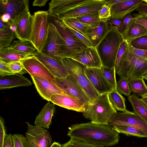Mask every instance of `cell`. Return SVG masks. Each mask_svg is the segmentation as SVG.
Returning <instances> with one entry per match:
<instances>
[{
    "label": "cell",
    "instance_id": "53",
    "mask_svg": "<svg viewBox=\"0 0 147 147\" xmlns=\"http://www.w3.org/2000/svg\"><path fill=\"white\" fill-rule=\"evenodd\" d=\"M48 0H35L33 1V6L41 7L45 6Z\"/></svg>",
    "mask_w": 147,
    "mask_h": 147
},
{
    "label": "cell",
    "instance_id": "45",
    "mask_svg": "<svg viewBox=\"0 0 147 147\" xmlns=\"http://www.w3.org/2000/svg\"><path fill=\"white\" fill-rule=\"evenodd\" d=\"M67 27L79 39L84 43L86 46L89 47H93L91 42L88 38L73 29L70 27Z\"/></svg>",
    "mask_w": 147,
    "mask_h": 147
},
{
    "label": "cell",
    "instance_id": "12",
    "mask_svg": "<svg viewBox=\"0 0 147 147\" xmlns=\"http://www.w3.org/2000/svg\"><path fill=\"white\" fill-rule=\"evenodd\" d=\"M27 130L26 137L31 147H50L52 139L49 131L43 127L34 126L28 122L26 123Z\"/></svg>",
    "mask_w": 147,
    "mask_h": 147
},
{
    "label": "cell",
    "instance_id": "4",
    "mask_svg": "<svg viewBox=\"0 0 147 147\" xmlns=\"http://www.w3.org/2000/svg\"><path fill=\"white\" fill-rule=\"evenodd\" d=\"M147 70V59L135 55L126 46L116 73L120 78L128 80L142 78V75Z\"/></svg>",
    "mask_w": 147,
    "mask_h": 147
},
{
    "label": "cell",
    "instance_id": "40",
    "mask_svg": "<svg viewBox=\"0 0 147 147\" xmlns=\"http://www.w3.org/2000/svg\"><path fill=\"white\" fill-rule=\"evenodd\" d=\"M14 147H31L26 137L22 135H13Z\"/></svg>",
    "mask_w": 147,
    "mask_h": 147
},
{
    "label": "cell",
    "instance_id": "60",
    "mask_svg": "<svg viewBox=\"0 0 147 147\" xmlns=\"http://www.w3.org/2000/svg\"><path fill=\"white\" fill-rule=\"evenodd\" d=\"M144 1L145 3L147 4V0H144Z\"/></svg>",
    "mask_w": 147,
    "mask_h": 147
},
{
    "label": "cell",
    "instance_id": "48",
    "mask_svg": "<svg viewBox=\"0 0 147 147\" xmlns=\"http://www.w3.org/2000/svg\"><path fill=\"white\" fill-rule=\"evenodd\" d=\"M14 73L10 69L6 63L0 60V76H3Z\"/></svg>",
    "mask_w": 147,
    "mask_h": 147
},
{
    "label": "cell",
    "instance_id": "56",
    "mask_svg": "<svg viewBox=\"0 0 147 147\" xmlns=\"http://www.w3.org/2000/svg\"><path fill=\"white\" fill-rule=\"evenodd\" d=\"M50 147H61V145L59 142H54Z\"/></svg>",
    "mask_w": 147,
    "mask_h": 147
},
{
    "label": "cell",
    "instance_id": "6",
    "mask_svg": "<svg viewBox=\"0 0 147 147\" xmlns=\"http://www.w3.org/2000/svg\"><path fill=\"white\" fill-rule=\"evenodd\" d=\"M62 62L69 74L73 76L88 96L93 102L100 95L86 77L85 70L87 67L79 62L70 58H64Z\"/></svg>",
    "mask_w": 147,
    "mask_h": 147
},
{
    "label": "cell",
    "instance_id": "52",
    "mask_svg": "<svg viewBox=\"0 0 147 147\" xmlns=\"http://www.w3.org/2000/svg\"><path fill=\"white\" fill-rule=\"evenodd\" d=\"M136 10L139 14L147 16V4L143 2Z\"/></svg>",
    "mask_w": 147,
    "mask_h": 147
},
{
    "label": "cell",
    "instance_id": "46",
    "mask_svg": "<svg viewBox=\"0 0 147 147\" xmlns=\"http://www.w3.org/2000/svg\"><path fill=\"white\" fill-rule=\"evenodd\" d=\"M5 120L1 116L0 117V147H3L4 140L6 135L5 126Z\"/></svg>",
    "mask_w": 147,
    "mask_h": 147
},
{
    "label": "cell",
    "instance_id": "30",
    "mask_svg": "<svg viewBox=\"0 0 147 147\" xmlns=\"http://www.w3.org/2000/svg\"><path fill=\"white\" fill-rule=\"evenodd\" d=\"M108 94L110 102L116 111L123 112L127 110L125 104L126 100L117 90H113Z\"/></svg>",
    "mask_w": 147,
    "mask_h": 147
},
{
    "label": "cell",
    "instance_id": "10",
    "mask_svg": "<svg viewBox=\"0 0 147 147\" xmlns=\"http://www.w3.org/2000/svg\"><path fill=\"white\" fill-rule=\"evenodd\" d=\"M64 38L55 24L49 22L47 39L42 51L43 53L54 59L62 60L58 56L60 47L65 45Z\"/></svg>",
    "mask_w": 147,
    "mask_h": 147
},
{
    "label": "cell",
    "instance_id": "13",
    "mask_svg": "<svg viewBox=\"0 0 147 147\" xmlns=\"http://www.w3.org/2000/svg\"><path fill=\"white\" fill-rule=\"evenodd\" d=\"M32 19L33 16L30 12L28 6L17 16L10 19L16 26L15 31L16 38L30 41Z\"/></svg>",
    "mask_w": 147,
    "mask_h": 147
},
{
    "label": "cell",
    "instance_id": "20",
    "mask_svg": "<svg viewBox=\"0 0 147 147\" xmlns=\"http://www.w3.org/2000/svg\"><path fill=\"white\" fill-rule=\"evenodd\" d=\"M144 2L143 0H123L112 6L111 18L122 20L127 14L132 12Z\"/></svg>",
    "mask_w": 147,
    "mask_h": 147
},
{
    "label": "cell",
    "instance_id": "54",
    "mask_svg": "<svg viewBox=\"0 0 147 147\" xmlns=\"http://www.w3.org/2000/svg\"><path fill=\"white\" fill-rule=\"evenodd\" d=\"M11 18L10 16L7 13H4L1 15L0 20L4 23H7Z\"/></svg>",
    "mask_w": 147,
    "mask_h": 147
},
{
    "label": "cell",
    "instance_id": "7",
    "mask_svg": "<svg viewBox=\"0 0 147 147\" xmlns=\"http://www.w3.org/2000/svg\"><path fill=\"white\" fill-rule=\"evenodd\" d=\"M32 16L30 41L37 51L41 52L47 37L49 13L47 11H38Z\"/></svg>",
    "mask_w": 147,
    "mask_h": 147
},
{
    "label": "cell",
    "instance_id": "3",
    "mask_svg": "<svg viewBox=\"0 0 147 147\" xmlns=\"http://www.w3.org/2000/svg\"><path fill=\"white\" fill-rule=\"evenodd\" d=\"M117 112L107 93L100 95L92 102L86 105L83 115L92 123L107 125Z\"/></svg>",
    "mask_w": 147,
    "mask_h": 147
},
{
    "label": "cell",
    "instance_id": "16",
    "mask_svg": "<svg viewBox=\"0 0 147 147\" xmlns=\"http://www.w3.org/2000/svg\"><path fill=\"white\" fill-rule=\"evenodd\" d=\"M34 55L55 77L64 78L69 75L67 69L63 64L62 60L54 59L37 51Z\"/></svg>",
    "mask_w": 147,
    "mask_h": 147
},
{
    "label": "cell",
    "instance_id": "35",
    "mask_svg": "<svg viewBox=\"0 0 147 147\" xmlns=\"http://www.w3.org/2000/svg\"><path fill=\"white\" fill-rule=\"evenodd\" d=\"M100 69L104 77L114 89L117 90L115 67L109 68L102 65Z\"/></svg>",
    "mask_w": 147,
    "mask_h": 147
},
{
    "label": "cell",
    "instance_id": "11",
    "mask_svg": "<svg viewBox=\"0 0 147 147\" xmlns=\"http://www.w3.org/2000/svg\"><path fill=\"white\" fill-rule=\"evenodd\" d=\"M107 125L112 127L116 125H128L147 133V122L133 112L127 110L122 112H117Z\"/></svg>",
    "mask_w": 147,
    "mask_h": 147
},
{
    "label": "cell",
    "instance_id": "51",
    "mask_svg": "<svg viewBox=\"0 0 147 147\" xmlns=\"http://www.w3.org/2000/svg\"><path fill=\"white\" fill-rule=\"evenodd\" d=\"M135 18L133 17L130 13L126 15L122 20V23L125 30L127 25L132 20H134Z\"/></svg>",
    "mask_w": 147,
    "mask_h": 147
},
{
    "label": "cell",
    "instance_id": "26",
    "mask_svg": "<svg viewBox=\"0 0 147 147\" xmlns=\"http://www.w3.org/2000/svg\"><path fill=\"white\" fill-rule=\"evenodd\" d=\"M108 28V21L100 22L98 26L90 27L88 28L86 35L93 47H96L98 45L106 33Z\"/></svg>",
    "mask_w": 147,
    "mask_h": 147
},
{
    "label": "cell",
    "instance_id": "2",
    "mask_svg": "<svg viewBox=\"0 0 147 147\" xmlns=\"http://www.w3.org/2000/svg\"><path fill=\"white\" fill-rule=\"evenodd\" d=\"M124 41L123 34L118 28L108 23L107 32L96 47L102 65L115 67L118 52Z\"/></svg>",
    "mask_w": 147,
    "mask_h": 147
},
{
    "label": "cell",
    "instance_id": "47",
    "mask_svg": "<svg viewBox=\"0 0 147 147\" xmlns=\"http://www.w3.org/2000/svg\"><path fill=\"white\" fill-rule=\"evenodd\" d=\"M133 16L135 18L134 21L142 25L147 29V16L138 13H134Z\"/></svg>",
    "mask_w": 147,
    "mask_h": 147
},
{
    "label": "cell",
    "instance_id": "41",
    "mask_svg": "<svg viewBox=\"0 0 147 147\" xmlns=\"http://www.w3.org/2000/svg\"><path fill=\"white\" fill-rule=\"evenodd\" d=\"M6 63L14 74L23 75L27 72L21 61H15Z\"/></svg>",
    "mask_w": 147,
    "mask_h": 147
},
{
    "label": "cell",
    "instance_id": "17",
    "mask_svg": "<svg viewBox=\"0 0 147 147\" xmlns=\"http://www.w3.org/2000/svg\"><path fill=\"white\" fill-rule=\"evenodd\" d=\"M50 101L55 105L67 109L83 113L85 106L77 99L64 93L53 95Z\"/></svg>",
    "mask_w": 147,
    "mask_h": 147
},
{
    "label": "cell",
    "instance_id": "23",
    "mask_svg": "<svg viewBox=\"0 0 147 147\" xmlns=\"http://www.w3.org/2000/svg\"><path fill=\"white\" fill-rule=\"evenodd\" d=\"M0 77V90L32 85L31 81L22 75L14 74Z\"/></svg>",
    "mask_w": 147,
    "mask_h": 147
},
{
    "label": "cell",
    "instance_id": "15",
    "mask_svg": "<svg viewBox=\"0 0 147 147\" xmlns=\"http://www.w3.org/2000/svg\"><path fill=\"white\" fill-rule=\"evenodd\" d=\"M85 74L100 95L108 93L114 89L104 77L100 69L86 67Z\"/></svg>",
    "mask_w": 147,
    "mask_h": 147
},
{
    "label": "cell",
    "instance_id": "59",
    "mask_svg": "<svg viewBox=\"0 0 147 147\" xmlns=\"http://www.w3.org/2000/svg\"><path fill=\"white\" fill-rule=\"evenodd\" d=\"M141 97L142 98H147V92L145 94L142 95Z\"/></svg>",
    "mask_w": 147,
    "mask_h": 147
},
{
    "label": "cell",
    "instance_id": "28",
    "mask_svg": "<svg viewBox=\"0 0 147 147\" xmlns=\"http://www.w3.org/2000/svg\"><path fill=\"white\" fill-rule=\"evenodd\" d=\"M128 99L131 105L133 112L147 122V107L134 94H131Z\"/></svg>",
    "mask_w": 147,
    "mask_h": 147
},
{
    "label": "cell",
    "instance_id": "1",
    "mask_svg": "<svg viewBox=\"0 0 147 147\" xmlns=\"http://www.w3.org/2000/svg\"><path fill=\"white\" fill-rule=\"evenodd\" d=\"M67 135L88 143L104 146H111L118 143L119 133L108 125L90 122L72 125Z\"/></svg>",
    "mask_w": 147,
    "mask_h": 147
},
{
    "label": "cell",
    "instance_id": "14",
    "mask_svg": "<svg viewBox=\"0 0 147 147\" xmlns=\"http://www.w3.org/2000/svg\"><path fill=\"white\" fill-rule=\"evenodd\" d=\"M21 62L25 69L31 76L43 78L57 85L55 77L34 55Z\"/></svg>",
    "mask_w": 147,
    "mask_h": 147
},
{
    "label": "cell",
    "instance_id": "33",
    "mask_svg": "<svg viewBox=\"0 0 147 147\" xmlns=\"http://www.w3.org/2000/svg\"><path fill=\"white\" fill-rule=\"evenodd\" d=\"M119 134L128 136L147 138V133L137 128L128 125H116L113 127Z\"/></svg>",
    "mask_w": 147,
    "mask_h": 147
},
{
    "label": "cell",
    "instance_id": "36",
    "mask_svg": "<svg viewBox=\"0 0 147 147\" xmlns=\"http://www.w3.org/2000/svg\"><path fill=\"white\" fill-rule=\"evenodd\" d=\"M61 145V147H105V146L88 143L80 139L71 138L67 142Z\"/></svg>",
    "mask_w": 147,
    "mask_h": 147
},
{
    "label": "cell",
    "instance_id": "61",
    "mask_svg": "<svg viewBox=\"0 0 147 147\" xmlns=\"http://www.w3.org/2000/svg\"></svg>",
    "mask_w": 147,
    "mask_h": 147
},
{
    "label": "cell",
    "instance_id": "57",
    "mask_svg": "<svg viewBox=\"0 0 147 147\" xmlns=\"http://www.w3.org/2000/svg\"><path fill=\"white\" fill-rule=\"evenodd\" d=\"M142 102L147 107V98H140Z\"/></svg>",
    "mask_w": 147,
    "mask_h": 147
},
{
    "label": "cell",
    "instance_id": "39",
    "mask_svg": "<svg viewBox=\"0 0 147 147\" xmlns=\"http://www.w3.org/2000/svg\"><path fill=\"white\" fill-rule=\"evenodd\" d=\"M111 16V7L106 3L102 6L101 9L99 11L98 18L100 22H106L110 19Z\"/></svg>",
    "mask_w": 147,
    "mask_h": 147
},
{
    "label": "cell",
    "instance_id": "37",
    "mask_svg": "<svg viewBox=\"0 0 147 147\" xmlns=\"http://www.w3.org/2000/svg\"><path fill=\"white\" fill-rule=\"evenodd\" d=\"M76 18L80 22L92 27L98 26L100 22L98 17L91 16H83Z\"/></svg>",
    "mask_w": 147,
    "mask_h": 147
},
{
    "label": "cell",
    "instance_id": "38",
    "mask_svg": "<svg viewBox=\"0 0 147 147\" xmlns=\"http://www.w3.org/2000/svg\"><path fill=\"white\" fill-rule=\"evenodd\" d=\"M117 89L121 94L128 97L131 95V91L130 89L127 80L120 79L117 82Z\"/></svg>",
    "mask_w": 147,
    "mask_h": 147
},
{
    "label": "cell",
    "instance_id": "25",
    "mask_svg": "<svg viewBox=\"0 0 147 147\" xmlns=\"http://www.w3.org/2000/svg\"><path fill=\"white\" fill-rule=\"evenodd\" d=\"M122 34L124 41L130 42L138 38L147 35V29L133 20L127 25Z\"/></svg>",
    "mask_w": 147,
    "mask_h": 147
},
{
    "label": "cell",
    "instance_id": "8",
    "mask_svg": "<svg viewBox=\"0 0 147 147\" xmlns=\"http://www.w3.org/2000/svg\"><path fill=\"white\" fill-rule=\"evenodd\" d=\"M106 3L104 0H85L75 7L59 15L55 20L61 21L85 16L98 17L99 11Z\"/></svg>",
    "mask_w": 147,
    "mask_h": 147
},
{
    "label": "cell",
    "instance_id": "9",
    "mask_svg": "<svg viewBox=\"0 0 147 147\" xmlns=\"http://www.w3.org/2000/svg\"><path fill=\"white\" fill-rule=\"evenodd\" d=\"M55 79L57 84L64 93L77 99L85 107L93 102L72 76L69 74L64 78L55 77Z\"/></svg>",
    "mask_w": 147,
    "mask_h": 147
},
{
    "label": "cell",
    "instance_id": "43",
    "mask_svg": "<svg viewBox=\"0 0 147 147\" xmlns=\"http://www.w3.org/2000/svg\"><path fill=\"white\" fill-rule=\"evenodd\" d=\"M125 42L126 47L133 53L138 56L147 59V51L135 48L130 42Z\"/></svg>",
    "mask_w": 147,
    "mask_h": 147
},
{
    "label": "cell",
    "instance_id": "21",
    "mask_svg": "<svg viewBox=\"0 0 147 147\" xmlns=\"http://www.w3.org/2000/svg\"><path fill=\"white\" fill-rule=\"evenodd\" d=\"M27 0H0V11L2 14L7 13L13 19L29 6Z\"/></svg>",
    "mask_w": 147,
    "mask_h": 147
},
{
    "label": "cell",
    "instance_id": "31",
    "mask_svg": "<svg viewBox=\"0 0 147 147\" xmlns=\"http://www.w3.org/2000/svg\"><path fill=\"white\" fill-rule=\"evenodd\" d=\"M128 81L130 89L133 94L141 96L147 92V86L143 78H132Z\"/></svg>",
    "mask_w": 147,
    "mask_h": 147
},
{
    "label": "cell",
    "instance_id": "50",
    "mask_svg": "<svg viewBox=\"0 0 147 147\" xmlns=\"http://www.w3.org/2000/svg\"><path fill=\"white\" fill-rule=\"evenodd\" d=\"M3 147H14L13 135L11 134H6Z\"/></svg>",
    "mask_w": 147,
    "mask_h": 147
},
{
    "label": "cell",
    "instance_id": "49",
    "mask_svg": "<svg viewBox=\"0 0 147 147\" xmlns=\"http://www.w3.org/2000/svg\"><path fill=\"white\" fill-rule=\"evenodd\" d=\"M108 23L111 25L116 26L122 34L124 32L125 30L122 25V20L111 18L108 21Z\"/></svg>",
    "mask_w": 147,
    "mask_h": 147
},
{
    "label": "cell",
    "instance_id": "5",
    "mask_svg": "<svg viewBox=\"0 0 147 147\" xmlns=\"http://www.w3.org/2000/svg\"><path fill=\"white\" fill-rule=\"evenodd\" d=\"M54 24L65 42V45L61 47L59 50L58 56L61 59L72 58L88 47L61 21L55 19Z\"/></svg>",
    "mask_w": 147,
    "mask_h": 147
},
{
    "label": "cell",
    "instance_id": "27",
    "mask_svg": "<svg viewBox=\"0 0 147 147\" xmlns=\"http://www.w3.org/2000/svg\"><path fill=\"white\" fill-rule=\"evenodd\" d=\"M32 56L18 51L10 47L0 49V60L7 63L15 61H22Z\"/></svg>",
    "mask_w": 147,
    "mask_h": 147
},
{
    "label": "cell",
    "instance_id": "19",
    "mask_svg": "<svg viewBox=\"0 0 147 147\" xmlns=\"http://www.w3.org/2000/svg\"><path fill=\"white\" fill-rule=\"evenodd\" d=\"M72 58L88 67L100 69L102 66L96 47H88Z\"/></svg>",
    "mask_w": 147,
    "mask_h": 147
},
{
    "label": "cell",
    "instance_id": "22",
    "mask_svg": "<svg viewBox=\"0 0 147 147\" xmlns=\"http://www.w3.org/2000/svg\"><path fill=\"white\" fill-rule=\"evenodd\" d=\"M85 0H52L49 4V16L56 18L60 14L74 7Z\"/></svg>",
    "mask_w": 147,
    "mask_h": 147
},
{
    "label": "cell",
    "instance_id": "18",
    "mask_svg": "<svg viewBox=\"0 0 147 147\" xmlns=\"http://www.w3.org/2000/svg\"><path fill=\"white\" fill-rule=\"evenodd\" d=\"M31 77L37 92L44 99L49 101L53 95L64 92L58 86L40 77Z\"/></svg>",
    "mask_w": 147,
    "mask_h": 147
},
{
    "label": "cell",
    "instance_id": "29",
    "mask_svg": "<svg viewBox=\"0 0 147 147\" xmlns=\"http://www.w3.org/2000/svg\"><path fill=\"white\" fill-rule=\"evenodd\" d=\"M16 37L15 32L5 23V26L0 29V49L9 47Z\"/></svg>",
    "mask_w": 147,
    "mask_h": 147
},
{
    "label": "cell",
    "instance_id": "55",
    "mask_svg": "<svg viewBox=\"0 0 147 147\" xmlns=\"http://www.w3.org/2000/svg\"><path fill=\"white\" fill-rule=\"evenodd\" d=\"M123 0H105L106 3L111 7L113 5L119 3Z\"/></svg>",
    "mask_w": 147,
    "mask_h": 147
},
{
    "label": "cell",
    "instance_id": "32",
    "mask_svg": "<svg viewBox=\"0 0 147 147\" xmlns=\"http://www.w3.org/2000/svg\"><path fill=\"white\" fill-rule=\"evenodd\" d=\"M11 48L24 53L34 55L36 50L29 41L18 40L13 41L9 46Z\"/></svg>",
    "mask_w": 147,
    "mask_h": 147
},
{
    "label": "cell",
    "instance_id": "58",
    "mask_svg": "<svg viewBox=\"0 0 147 147\" xmlns=\"http://www.w3.org/2000/svg\"><path fill=\"white\" fill-rule=\"evenodd\" d=\"M142 77L147 81V70L143 74Z\"/></svg>",
    "mask_w": 147,
    "mask_h": 147
},
{
    "label": "cell",
    "instance_id": "34",
    "mask_svg": "<svg viewBox=\"0 0 147 147\" xmlns=\"http://www.w3.org/2000/svg\"><path fill=\"white\" fill-rule=\"evenodd\" d=\"M61 21L67 26L73 29L88 38L86 32L91 27L90 26L80 22L76 18L63 19Z\"/></svg>",
    "mask_w": 147,
    "mask_h": 147
},
{
    "label": "cell",
    "instance_id": "44",
    "mask_svg": "<svg viewBox=\"0 0 147 147\" xmlns=\"http://www.w3.org/2000/svg\"><path fill=\"white\" fill-rule=\"evenodd\" d=\"M126 49V42L124 41L121 44L117 54L115 65L116 73L119 69L121 59Z\"/></svg>",
    "mask_w": 147,
    "mask_h": 147
},
{
    "label": "cell",
    "instance_id": "42",
    "mask_svg": "<svg viewBox=\"0 0 147 147\" xmlns=\"http://www.w3.org/2000/svg\"><path fill=\"white\" fill-rule=\"evenodd\" d=\"M130 43L135 48L147 51V35L135 39Z\"/></svg>",
    "mask_w": 147,
    "mask_h": 147
},
{
    "label": "cell",
    "instance_id": "24",
    "mask_svg": "<svg viewBox=\"0 0 147 147\" xmlns=\"http://www.w3.org/2000/svg\"><path fill=\"white\" fill-rule=\"evenodd\" d=\"M55 110V104L49 102L47 103L36 117L34 122L35 126L49 129Z\"/></svg>",
    "mask_w": 147,
    "mask_h": 147
}]
</instances>
